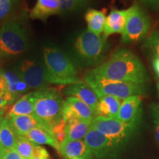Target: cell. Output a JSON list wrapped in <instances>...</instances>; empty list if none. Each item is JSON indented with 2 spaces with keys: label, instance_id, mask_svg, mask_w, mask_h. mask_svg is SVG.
<instances>
[{
  "label": "cell",
  "instance_id": "cell-1",
  "mask_svg": "<svg viewBox=\"0 0 159 159\" xmlns=\"http://www.w3.org/2000/svg\"><path fill=\"white\" fill-rule=\"evenodd\" d=\"M89 74L113 80L146 84L149 77L141 60L128 49L115 51L105 62Z\"/></svg>",
  "mask_w": 159,
  "mask_h": 159
},
{
  "label": "cell",
  "instance_id": "cell-2",
  "mask_svg": "<svg viewBox=\"0 0 159 159\" xmlns=\"http://www.w3.org/2000/svg\"><path fill=\"white\" fill-rule=\"evenodd\" d=\"M34 94V116L43 128L52 135V128L63 120L64 99L57 89L50 87L35 91Z\"/></svg>",
  "mask_w": 159,
  "mask_h": 159
},
{
  "label": "cell",
  "instance_id": "cell-3",
  "mask_svg": "<svg viewBox=\"0 0 159 159\" xmlns=\"http://www.w3.org/2000/svg\"><path fill=\"white\" fill-rule=\"evenodd\" d=\"M43 63L49 84L70 85L80 81L75 65L69 57L59 49L45 47Z\"/></svg>",
  "mask_w": 159,
  "mask_h": 159
},
{
  "label": "cell",
  "instance_id": "cell-4",
  "mask_svg": "<svg viewBox=\"0 0 159 159\" xmlns=\"http://www.w3.org/2000/svg\"><path fill=\"white\" fill-rule=\"evenodd\" d=\"M84 82L92 89L98 98L108 95L125 99L135 95L142 96L148 91L146 84L113 80L91 74L86 75Z\"/></svg>",
  "mask_w": 159,
  "mask_h": 159
},
{
  "label": "cell",
  "instance_id": "cell-5",
  "mask_svg": "<svg viewBox=\"0 0 159 159\" xmlns=\"http://www.w3.org/2000/svg\"><path fill=\"white\" fill-rule=\"evenodd\" d=\"M28 39L19 21L11 20L0 28V63L15 58L27 50Z\"/></svg>",
  "mask_w": 159,
  "mask_h": 159
},
{
  "label": "cell",
  "instance_id": "cell-6",
  "mask_svg": "<svg viewBox=\"0 0 159 159\" xmlns=\"http://www.w3.org/2000/svg\"><path fill=\"white\" fill-rule=\"evenodd\" d=\"M107 38L103 34L97 35L86 30L77 38L75 43V52L83 61L94 63L102 58Z\"/></svg>",
  "mask_w": 159,
  "mask_h": 159
},
{
  "label": "cell",
  "instance_id": "cell-7",
  "mask_svg": "<svg viewBox=\"0 0 159 159\" xmlns=\"http://www.w3.org/2000/svg\"><path fill=\"white\" fill-rule=\"evenodd\" d=\"M128 9L126 24L122 33V41L124 43L136 42L148 34L150 28V20L146 12L137 4Z\"/></svg>",
  "mask_w": 159,
  "mask_h": 159
},
{
  "label": "cell",
  "instance_id": "cell-8",
  "mask_svg": "<svg viewBox=\"0 0 159 159\" xmlns=\"http://www.w3.org/2000/svg\"><path fill=\"white\" fill-rule=\"evenodd\" d=\"M139 124H128L117 118H103L95 116L91 121V126L123 146L138 128Z\"/></svg>",
  "mask_w": 159,
  "mask_h": 159
},
{
  "label": "cell",
  "instance_id": "cell-9",
  "mask_svg": "<svg viewBox=\"0 0 159 159\" xmlns=\"http://www.w3.org/2000/svg\"><path fill=\"white\" fill-rule=\"evenodd\" d=\"M84 142L97 159H106L114 157L122 148L112 139L108 138L91 126L84 138Z\"/></svg>",
  "mask_w": 159,
  "mask_h": 159
},
{
  "label": "cell",
  "instance_id": "cell-10",
  "mask_svg": "<svg viewBox=\"0 0 159 159\" xmlns=\"http://www.w3.org/2000/svg\"><path fill=\"white\" fill-rule=\"evenodd\" d=\"M18 74L30 89L39 90L47 88L49 85L44 66L40 65L31 60L27 59L21 62Z\"/></svg>",
  "mask_w": 159,
  "mask_h": 159
},
{
  "label": "cell",
  "instance_id": "cell-11",
  "mask_svg": "<svg viewBox=\"0 0 159 159\" xmlns=\"http://www.w3.org/2000/svg\"><path fill=\"white\" fill-rule=\"evenodd\" d=\"M62 117L66 122L72 119L92 121L95 117V113L92 108L80 99L67 97L63 102Z\"/></svg>",
  "mask_w": 159,
  "mask_h": 159
},
{
  "label": "cell",
  "instance_id": "cell-12",
  "mask_svg": "<svg viewBox=\"0 0 159 159\" xmlns=\"http://www.w3.org/2000/svg\"><path fill=\"white\" fill-rule=\"evenodd\" d=\"M142 98L140 95L123 99L116 118L128 124H139L142 114Z\"/></svg>",
  "mask_w": 159,
  "mask_h": 159
},
{
  "label": "cell",
  "instance_id": "cell-13",
  "mask_svg": "<svg viewBox=\"0 0 159 159\" xmlns=\"http://www.w3.org/2000/svg\"><path fill=\"white\" fill-rule=\"evenodd\" d=\"M2 73L5 83L6 94L8 98L10 105H11L18 100L20 97L25 95V93H27L30 89L18 73L4 69H2Z\"/></svg>",
  "mask_w": 159,
  "mask_h": 159
},
{
  "label": "cell",
  "instance_id": "cell-14",
  "mask_svg": "<svg viewBox=\"0 0 159 159\" xmlns=\"http://www.w3.org/2000/svg\"><path fill=\"white\" fill-rule=\"evenodd\" d=\"M64 94L68 97H73L80 99L92 108L95 113L99 98L85 82L79 81L72 84L67 85L64 89Z\"/></svg>",
  "mask_w": 159,
  "mask_h": 159
},
{
  "label": "cell",
  "instance_id": "cell-15",
  "mask_svg": "<svg viewBox=\"0 0 159 159\" xmlns=\"http://www.w3.org/2000/svg\"><path fill=\"white\" fill-rule=\"evenodd\" d=\"M59 152L66 159H91L94 157L82 140L65 139L60 144Z\"/></svg>",
  "mask_w": 159,
  "mask_h": 159
},
{
  "label": "cell",
  "instance_id": "cell-16",
  "mask_svg": "<svg viewBox=\"0 0 159 159\" xmlns=\"http://www.w3.org/2000/svg\"><path fill=\"white\" fill-rule=\"evenodd\" d=\"M129 9L126 10H111L107 16L104 31L102 34L108 38L114 33H121L124 30Z\"/></svg>",
  "mask_w": 159,
  "mask_h": 159
},
{
  "label": "cell",
  "instance_id": "cell-17",
  "mask_svg": "<svg viewBox=\"0 0 159 159\" xmlns=\"http://www.w3.org/2000/svg\"><path fill=\"white\" fill-rule=\"evenodd\" d=\"M122 102L121 99L108 95L99 97L95 110V116L116 118Z\"/></svg>",
  "mask_w": 159,
  "mask_h": 159
},
{
  "label": "cell",
  "instance_id": "cell-18",
  "mask_svg": "<svg viewBox=\"0 0 159 159\" xmlns=\"http://www.w3.org/2000/svg\"><path fill=\"white\" fill-rule=\"evenodd\" d=\"M34 91L27 93L12 105L5 117L11 118L20 115H34Z\"/></svg>",
  "mask_w": 159,
  "mask_h": 159
},
{
  "label": "cell",
  "instance_id": "cell-19",
  "mask_svg": "<svg viewBox=\"0 0 159 159\" xmlns=\"http://www.w3.org/2000/svg\"><path fill=\"white\" fill-rule=\"evenodd\" d=\"M61 13L58 0H38L30 16L33 19L44 20L49 16Z\"/></svg>",
  "mask_w": 159,
  "mask_h": 159
},
{
  "label": "cell",
  "instance_id": "cell-20",
  "mask_svg": "<svg viewBox=\"0 0 159 159\" xmlns=\"http://www.w3.org/2000/svg\"><path fill=\"white\" fill-rule=\"evenodd\" d=\"M7 119L17 136H25L29 130L35 128L44 129L34 115H20Z\"/></svg>",
  "mask_w": 159,
  "mask_h": 159
},
{
  "label": "cell",
  "instance_id": "cell-21",
  "mask_svg": "<svg viewBox=\"0 0 159 159\" xmlns=\"http://www.w3.org/2000/svg\"><path fill=\"white\" fill-rule=\"evenodd\" d=\"M91 121L72 119L66 122V139L69 140H82L91 127Z\"/></svg>",
  "mask_w": 159,
  "mask_h": 159
},
{
  "label": "cell",
  "instance_id": "cell-22",
  "mask_svg": "<svg viewBox=\"0 0 159 159\" xmlns=\"http://www.w3.org/2000/svg\"><path fill=\"white\" fill-rule=\"evenodd\" d=\"M106 15L105 11L89 9L85 15L88 30L97 35H101L104 31Z\"/></svg>",
  "mask_w": 159,
  "mask_h": 159
},
{
  "label": "cell",
  "instance_id": "cell-23",
  "mask_svg": "<svg viewBox=\"0 0 159 159\" xmlns=\"http://www.w3.org/2000/svg\"><path fill=\"white\" fill-rule=\"evenodd\" d=\"M25 136L35 144H48L59 151L60 145L54 136L41 128H35L29 130Z\"/></svg>",
  "mask_w": 159,
  "mask_h": 159
},
{
  "label": "cell",
  "instance_id": "cell-24",
  "mask_svg": "<svg viewBox=\"0 0 159 159\" xmlns=\"http://www.w3.org/2000/svg\"><path fill=\"white\" fill-rule=\"evenodd\" d=\"M17 134L11 126L8 119L5 117L0 127V145L5 151L14 148Z\"/></svg>",
  "mask_w": 159,
  "mask_h": 159
},
{
  "label": "cell",
  "instance_id": "cell-25",
  "mask_svg": "<svg viewBox=\"0 0 159 159\" xmlns=\"http://www.w3.org/2000/svg\"><path fill=\"white\" fill-rule=\"evenodd\" d=\"M35 145L25 136H18L14 149L23 159H30Z\"/></svg>",
  "mask_w": 159,
  "mask_h": 159
},
{
  "label": "cell",
  "instance_id": "cell-26",
  "mask_svg": "<svg viewBox=\"0 0 159 159\" xmlns=\"http://www.w3.org/2000/svg\"><path fill=\"white\" fill-rule=\"evenodd\" d=\"M144 46L152 56L159 57V30L155 31L145 41Z\"/></svg>",
  "mask_w": 159,
  "mask_h": 159
},
{
  "label": "cell",
  "instance_id": "cell-27",
  "mask_svg": "<svg viewBox=\"0 0 159 159\" xmlns=\"http://www.w3.org/2000/svg\"><path fill=\"white\" fill-rule=\"evenodd\" d=\"M61 5V13L78 9L85 3V0H58Z\"/></svg>",
  "mask_w": 159,
  "mask_h": 159
},
{
  "label": "cell",
  "instance_id": "cell-28",
  "mask_svg": "<svg viewBox=\"0 0 159 159\" xmlns=\"http://www.w3.org/2000/svg\"><path fill=\"white\" fill-rule=\"evenodd\" d=\"M150 112L154 124L155 136L159 145V104L153 103L151 105Z\"/></svg>",
  "mask_w": 159,
  "mask_h": 159
},
{
  "label": "cell",
  "instance_id": "cell-29",
  "mask_svg": "<svg viewBox=\"0 0 159 159\" xmlns=\"http://www.w3.org/2000/svg\"><path fill=\"white\" fill-rule=\"evenodd\" d=\"M14 0H0V22L5 20L11 13Z\"/></svg>",
  "mask_w": 159,
  "mask_h": 159
},
{
  "label": "cell",
  "instance_id": "cell-30",
  "mask_svg": "<svg viewBox=\"0 0 159 159\" xmlns=\"http://www.w3.org/2000/svg\"><path fill=\"white\" fill-rule=\"evenodd\" d=\"M30 159H50V156L45 148L35 144Z\"/></svg>",
  "mask_w": 159,
  "mask_h": 159
},
{
  "label": "cell",
  "instance_id": "cell-31",
  "mask_svg": "<svg viewBox=\"0 0 159 159\" xmlns=\"http://www.w3.org/2000/svg\"><path fill=\"white\" fill-rule=\"evenodd\" d=\"M2 159H23L14 148L5 151Z\"/></svg>",
  "mask_w": 159,
  "mask_h": 159
},
{
  "label": "cell",
  "instance_id": "cell-32",
  "mask_svg": "<svg viewBox=\"0 0 159 159\" xmlns=\"http://www.w3.org/2000/svg\"><path fill=\"white\" fill-rule=\"evenodd\" d=\"M142 2L154 9H159V0H140Z\"/></svg>",
  "mask_w": 159,
  "mask_h": 159
},
{
  "label": "cell",
  "instance_id": "cell-33",
  "mask_svg": "<svg viewBox=\"0 0 159 159\" xmlns=\"http://www.w3.org/2000/svg\"><path fill=\"white\" fill-rule=\"evenodd\" d=\"M152 67H153L154 71H156V75H158V77H159V57L156 56H152Z\"/></svg>",
  "mask_w": 159,
  "mask_h": 159
},
{
  "label": "cell",
  "instance_id": "cell-34",
  "mask_svg": "<svg viewBox=\"0 0 159 159\" xmlns=\"http://www.w3.org/2000/svg\"><path fill=\"white\" fill-rule=\"evenodd\" d=\"M5 113V109H4V110H0V127H1V125H2V123L3 119H5V116H4Z\"/></svg>",
  "mask_w": 159,
  "mask_h": 159
},
{
  "label": "cell",
  "instance_id": "cell-35",
  "mask_svg": "<svg viewBox=\"0 0 159 159\" xmlns=\"http://www.w3.org/2000/svg\"><path fill=\"white\" fill-rule=\"evenodd\" d=\"M5 151L3 150V148H2L1 145H0V159H2L4 155H5Z\"/></svg>",
  "mask_w": 159,
  "mask_h": 159
},
{
  "label": "cell",
  "instance_id": "cell-36",
  "mask_svg": "<svg viewBox=\"0 0 159 159\" xmlns=\"http://www.w3.org/2000/svg\"><path fill=\"white\" fill-rule=\"evenodd\" d=\"M156 88H157V91H158V98H159V80H158L156 82Z\"/></svg>",
  "mask_w": 159,
  "mask_h": 159
},
{
  "label": "cell",
  "instance_id": "cell-37",
  "mask_svg": "<svg viewBox=\"0 0 159 159\" xmlns=\"http://www.w3.org/2000/svg\"><path fill=\"white\" fill-rule=\"evenodd\" d=\"M158 80H159V77H158Z\"/></svg>",
  "mask_w": 159,
  "mask_h": 159
}]
</instances>
